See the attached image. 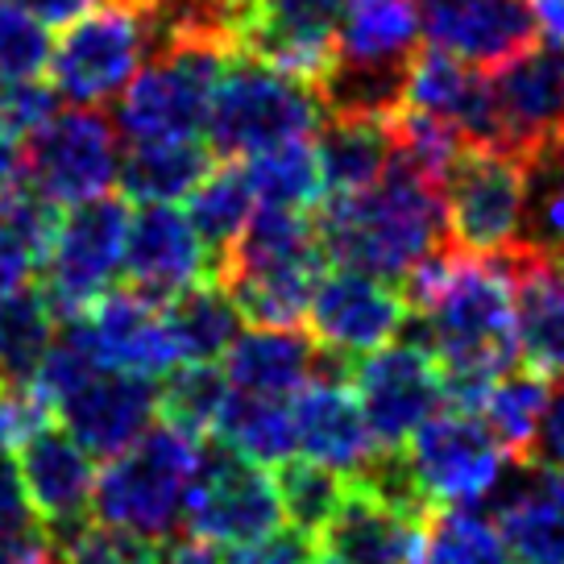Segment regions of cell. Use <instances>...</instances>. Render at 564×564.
<instances>
[{
    "mask_svg": "<svg viewBox=\"0 0 564 564\" xmlns=\"http://www.w3.org/2000/svg\"><path fill=\"white\" fill-rule=\"evenodd\" d=\"M406 340L436 357L444 406L477 411L486 390L514 370V286L507 258H474L453 246L423 258L403 279Z\"/></svg>",
    "mask_w": 564,
    "mask_h": 564,
    "instance_id": "obj_1",
    "label": "cell"
},
{
    "mask_svg": "<svg viewBox=\"0 0 564 564\" xmlns=\"http://www.w3.org/2000/svg\"><path fill=\"white\" fill-rule=\"evenodd\" d=\"M319 249L333 265L399 282L436 249L448 246L441 183L420 175L399 154L370 192L324 199L316 212Z\"/></svg>",
    "mask_w": 564,
    "mask_h": 564,
    "instance_id": "obj_2",
    "label": "cell"
},
{
    "mask_svg": "<svg viewBox=\"0 0 564 564\" xmlns=\"http://www.w3.org/2000/svg\"><path fill=\"white\" fill-rule=\"evenodd\" d=\"M204 448L208 444L171 423L145 427L138 441L121 448L117 457H108V465L96 474L91 514L100 523L133 531L154 544L175 540L187 519Z\"/></svg>",
    "mask_w": 564,
    "mask_h": 564,
    "instance_id": "obj_3",
    "label": "cell"
},
{
    "mask_svg": "<svg viewBox=\"0 0 564 564\" xmlns=\"http://www.w3.org/2000/svg\"><path fill=\"white\" fill-rule=\"evenodd\" d=\"M324 121L316 84L229 51L216 75L208 108V145L216 159H249L282 141L307 138Z\"/></svg>",
    "mask_w": 564,
    "mask_h": 564,
    "instance_id": "obj_4",
    "label": "cell"
},
{
    "mask_svg": "<svg viewBox=\"0 0 564 564\" xmlns=\"http://www.w3.org/2000/svg\"><path fill=\"white\" fill-rule=\"evenodd\" d=\"M531 162L507 150L465 145L441 183L448 246L474 258H507L523 241Z\"/></svg>",
    "mask_w": 564,
    "mask_h": 564,
    "instance_id": "obj_5",
    "label": "cell"
},
{
    "mask_svg": "<svg viewBox=\"0 0 564 564\" xmlns=\"http://www.w3.org/2000/svg\"><path fill=\"white\" fill-rule=\"evenodd\" d=\"M150 54L154 30L145 9L129 0H105L63 25V37L51 46V88L75 108H105L129 88Z\"/></svg>",
    "mask_w": 564,
    "mask_h": 564,
    "instance_id": "obj_6",
    "label": "cell"
},
{
    "mask_svg": "<svg viewBox=\"0 0 564 564\" xmlns=\"http://www.w3.org/2000/svg\"><path fill=\"white\" fill-rule=\"evenodd\" d=\"M220 46L178 42L154 51L129 88L117 96V129L124 141H183L208 129L212 91L225 63Z\"/></svg>",
    "mask_w": 564,
    "mask_h": 564,
    "instance_id": "obj_7",
    "label": "cell"
},
{
    "mask_svg": "<svg viewBox=\"0 0 564 564\" xmlns=\"http://www.w3.org/2000/svg\"><path fill=\"white\" fill-rule=\"evenodd\" d=\"M121 133L100 108H58L21 150V183L54 208H75L112 192Z\"/></svg>",
    "mask_w": 564,
    "mask_h": 564,
    "instance_id": "obj_8",
    "label": "cell"
},
{
    "mask_svg": "<svg viewBox=\"0 0 564 564\" xmlns=\"http://www.w3.org/2000/svg\"><path fill=\"white\" fill-rule=\"evenodd\" d=\"M129 216L133 208L121 195H100L58 216L51 249L42 258V270H46L42 291L54 303L58 319L88 312L105 291H112L124 262Z\"/></svg>",
    "mask_w": 564,
    "mask_h": 564,
    "instance_id": "obj_9",
    "label": "cell"
},
{
    "mask_svg": "<svg viewBox=\"0 0 564 564\" xmlns=\"http://www.w3.org/2000/svg\"><path fill=\"white\" fill-rule=\"evenodd\" d=\"M406 465L420 481L432 511L441 507H477L490 498L498 477L507 474L511 453L494 441V432L477 411H436L420 432L403 444Z\"/></svg>",
    "mask_w": 564,
    "mask_h": 564,
    "instance_id": "obj_10",
    "label": "cell"
},
{
    "mask_svg": "<svg viewBox=\"0 0 564 564\" xmlns=\"http://www.w3.org/2000/svg\"><path fill=\"white\" fill-rule=\"evenodd\" d=\"M274 528H282L274 474H265V465L212 441L204 448V465L195 477L183 531L204 540V544L232 547L249 544Z\"/></svg>",
    "mask_w": 564,
    "mask_h": 564,
    "instance_id": "obj_11",
    "label": "cell"
},
{
    "mask_svg": "<svg viewBox=\"0 0 564 564\" xmlns=\"http://www.w3.org/2000/svg\"><path fill=\"white\" fill-rule=\"evenodd\" d=\"M349 387L361 403L378 448H403L423 423L444 406V373L436 357L415 345H382L357 357L349 370Z\"/></svg>",
    "mask_w": 564,
    "mask_h": 564,
    "instance_id": "obj_12",
    "label": "cell"
},
{
    "mask_svg": "<svg viewBox=\"0 0 564 564\" xmlns=\"http://www.w3.org/2000/svg\"><path fill=\"white\" fill-rule=\"evenodd\" d=\"M406 295L387 279H373L361 270H324L307 303V324L319 349L340 357H366L390 345L406 328Z\"/></svg>",
    "mask_w": 564,
    "mask_h": 564,
    "instance_id": "obj_13",
    "label": "cell"
},
{
    "mask_svg": "<svg viewBox=\"0 0 564 564\" xmlns=\"http://www.w3.org/2000/svg\"><path fill=\"white\" fill-rule=\"evenodd\" d=\"M494 108L502 124V150L514 159H540L564 141V51L528 46L490 75Z\"/></svg>",
    "mask_w": 564,
    "mask_h": 564,
    "instance_id": "obj_14",
    "label": "cell"
},
{
    "mask_svg": "<svg viewBox=\"0 0 564 564\" xmlns=\"http://www.w3.org/2000/svg\"><path fill=\"white\" fill-rule=\"evenodd\" d=\"M121 274L129 291L166 303L195 282L216 279L204 237L195 232L192 216L175 204H138L129 216Z\"/></svg>",
    "mask_w": 564,
    "mask_h": 564,
    "instance_id": "obj_15",
    "label": "cell"
},
{
    "mask_svg": "<svg viewBox=\"0 0 564 564\" xmlns=\"http://www.w3.org/2000/svg\"><path fill=\"white\" fill-rule=\"evenodd\" d=\"M84 444L70 436L67 427L46 423L18 448V469L30 494L37 523L54 547H63L91 523V502H96V465Z\"/></svg>",
    "mask_w": 564,
    "mask_h": 564,
    "instance_id": "obj_16",
    "label": "cell"
},
{
    "mask_svg": "<svg viewBox=\"0 0 564 564\" xmlns=\"http://www.w3.org/2000/svg\"><path fill=\"white\" fill-rule=\"evenodd\" d=\"M345 0H249L232 51L319 84L336 58V30Z\"/></svg>",
    "mask_w": 564,
    "mask_h": 564,
    "instance_id": "obj_17",
    "label": "cell"
},
{
    "mask_svg": "<svg viewBox=\"0 0 564 564\" xmlns=\"http://www.w3.org/2000/svg\"><path fill=\"white\" fill-rule=\"evenodd\" d=\"M420 34L477 70H498L535 46L531 0H411Z\"/></svg>",
    "mask_w": 564,
    "mask_h": 564,
    "instance_id": "obj_18",
    "label": "cell"
},
{
    "mask_svg": "<svg viewBox=\"0 0 564 564\" xmlns=\"http://www.w3.org/2000/svg\"><path fill=\"white\" fill-rule=\"evenodd\" d=\"M88 345L100 370L145 373V378H166L178 366L171 336L162 324V303L145 300L138 291H105L88 312L67 319Z\"/></svg>",
    "mask_w": 564,
    "mask_h": 564,
    "instance_id": "obj_19",
    "label": "cell"
},
{
    "mask_svg": "<svg viewBox=\"0 0 564 564\" xmlns=\"http://www.w3.org/2000/svg\"><path fill=\"white\" fill-rule=\"evenodd\" d=\"M54 415L63 420V427L88 448L91 457L108 460L121 448H129L154 423L159 387L145 373L96 370L54 403Z\"/></svg>",
    "mask_w": 564,
    "mask_h": 564,
    "instance_id": "obj_20",
    "label": "cell"
},
{
    "mask_svg": "<svg viewBox=\"0 0 564 564\" xmlns=\"http://www.w3.org/2000/svg\"><path fill=\"white\" fill-rule=\"evenodd\" d=\"M403 108H415L423 117L453 124L465 145L502 150V124L494 108V88L486 70L460 63L444 51H415L406 67Z\"/></svg>",
    "mask_w": 564,
    "mask_h": 564,
    "instance_id": "obj_21",
    "label": "cell"
},
{
    "mask_svg": "<svg viewBox=\"0 0 564 564\" xmlns=\"http://www.w3.org/2000/svg\"><path fill=\"white\" fill-rule=\"evenodd\" d=\"M291 420H295V448L336 474H361V465L378 453V441L361 415L349 378H312L291 399Z\"/></svg>",
    "mask_w": 564,
    "mask_h": 564,
    "instance_id": "obj_22",
    "label": "cell"
},
{
    "mask_svg": "<svg viewBox=\"0 0 564 564\" xmlns=\"http://www.w3.org/2000/svg\"><path fill=\"white\" fill-rule=\"evenodd\" d=\"M514 286V340L535 373L564 378V262L535 249L507 253Z\"/></svg>",
    "mask_w": 564,
    "mask_h": 564,
    "instance_id": "obj_23",
    "label": "cell"
},
{
    "mask_svg": "<svg viewBox=\"0 0 564 564\" xmlns=\"http://www.w3.org/2000/svg\"><path fill=\"white\" fill-rule=\"evenodd\" d=\"M319 373V345L300 328H249L225 352V378L237 394L295 399Z\"/></svg>",
    "mask_w": 564,
    "mask_h": 564,
    "instance_id": "obj_24",
    "label": "cell"
},
{
    "mask_svg": "<svg viewBox=\"0 0 564 564\" xmlns=\"http://www.w3.org/2000/svg\"><path fill=\"white\" fill-rule=\"evenodd\" d=\"M319 540L328 556L345 564H420L423 523L390 511L370 490L349 481L340 511Z\"/></svg>",
    "mask_w": 564,
    "mask_h": 564,
    "instance_id": "obj_25",
    "label": "cell"
},
{
    "mask_svg": "<svg viewBox=\"0 0 564 564\" xmlns=\"http://www.w3.org/2000/svg\"><path fill=\"white\" fill-rule=\"evenodd\" d=\"M324 199H349L370 192L394 159L390 117H324L316 138Z\"/></svg>",
    "mask_w": 564,
    "mask_h": 564,
    "instance_id": "obj_26",
    "label": "cell"
},
{
    "mask_svg": "<svg viewBox=\"0 0 564 564\" xmlns=\"http://www.w3.org/2000/svg\"><path fill=\"white\" fill-rule=\"evenodd\" d=\"M212 145L199 138L183 141H129L121 150L117 183L124 199L138 204H178L195 192V183L216 166Z\"/></svg>",
    "mask_w": 564,
    "mask_h": 564,
    "instance_id": "obj_27",
    "label": "cell"
},
{
    "mask_svg": "<svg viewBox=\"0 0 564 564\" xmlns=\"http://www.w3.org/2000/svg\"><path fill=\"white\" fill-rule=\"evenodd\" d=\"M241 307L216 279L195 282L162 303V324L171 336L178 366L183 361H220L229 345L241 336Z\"/></svg>",
    "mask_w": 564,
    "mask_h": 564,
    "instance_id": "obj_28",
    "label": "cell"
},
{
    "mask_svg": "<svg viewBox=\"0 0 564 564\" xmlns=\"http://www.w3.org/2000/svg\"><path fill=\"white\" fill-rule=\"evenodd\" d=\"M58 312L42 286H21L0 300V387H30L58 336Z\"/></svg>",
    "mask_w": 564,
    "mask_h": 564,
    "instance_id": "obj_29",
    "label": "cell"
},
{
    "mask_svg": "<svg viewBox=\"0 0 564 564\" xmlns=\"http://www.w3.org/2000/svg\"><path fill=\"white\" fill-rule=\"evenodd\" d=\"M253 187L246 178V166L237 159L212 166L208 175L195 183V192L187 195V216H192L195 232L204 237L212 262L220 265L225 253L237 246V237L246 232L249 216H253Z\"/></svg>",
    "mask_w": 564,
    "mask_h": 564,
    "instance_id": "obj_30",
    "label": "cell"
},
{
    "mask_svg": "<svg viewBox=\"0 0 564 564\" xmlns=\"http://www.w3.org/2000/svg\"><path fill=\"white\" fill-rule=\"evenodd\" d=\"M212 441L241 453V457L258 460V465H279V460L295 457L291 399H253V394L232 390Z\"/></svg>",
    "mask_w": 564,
    "mask_h": 564,
    "instance_id": "obj_31",
    "label": "cell"
},
{
    "mask_svg": "<svg viewBox=\"0 0 564 564\" xmlns=\"http://www.w3.org/2000/svg\"><path fill=\"white\" fill-rule=\"evenodd\" d=\"M241 166H246L253 199H258L262 208H286V212L319 208L324 183H319V162L307 138L258 150V154H249Z\"/></svg>",
    "mask_w": 564,
    "mask_h": 564,
    "instance_id": "obj_32",
    "label": "cell"
},
{
    "mask_svg": "<svg viewBox=\"0 0 564 564\" xmlns=\"http://www.w3.org/2000/svg\"><path fill=\"white\" fill-rule=\"evenodd\" d=\"M420 564H514L502 531L477 507H441L423 523Z\"/></svg>",
    "mask_w": 564,
    "mask_h": 564,
    "instance_id": "obj_33",
    "label": "cell"
},
{
    "mask_svg": "<svg viewBox=\"0 0 564 564\" xmlns=\"http://www.w3.org/2000/svg\"><path fill=\"white\" fill-rule=\"evenodd\" d=\"M547 406V382L535 370H507L477 406V415L486 420L494 441L502 444L514 460H531V444L540 432Z\"/></svg>",
    "mask_w": 564,
    "mask_h": 564,
    "instance_id": "obj_34",
    "label": "cell"
},
{
    "mask_svg": "<svg viewBox=\"0 0 564 564\" xmlns=\"http://www.w3.org/2000/svg\"><path fill=\"white\" fill-rule=\"evenodd\" d=\"M274 486H279L282 519L291 528L307 531L312 540H319L324 528L340 511L345 494H349V477L328 469V465H316V460L307 457H286L274 469Z\"/></svg>",
    "mask_w": 564,
    "mask_h": 564,
    "instance_id": "obj_35",
    "label": "cell"
},
{
    "mask_svg": "<svg viewBox=\"0 0 564 564\" xmlns=\"http://www.w3.org/2000/svg\"><path fill=\"white\" fill-rule=\"evenodd\" d=\"M229 378L216 370L212 361H183L166 382L159 387V415L178 432H187L195 441H204L216 432V423L229 403Z\"/></svg>",
    "mask_w": 564,
    "mask_h": 564,
    "instance_id": "obj_36",
    "label": "cell"
},
{
    "mask_svg": "<svg viewBox=\"0 0 564 564\" xmlns=\"http://www.w3.org/2000/svg\"><path fill=\"white\" fill-rule=\"evenodd\" d=\"M519 249L552 253L564 262V141L540 159H531L528 220H523Z\"/></svg>",
    "mask_w": 564,
    "mask_h": 564,
    "instance_id": "obj_37",
    "label": "cell"
},
{
    "mask_svg": "<svg viewBox=\"0 0 564 564\" xmlns=\"http://www.w3.org/2000/svg\"><path fill=\"white\" fill-rule=\"evenodd\" d=\"M51 34L37 18L18 9L13 0H0V84L37 79L51 67Z\"/></svg>",
    "mask_w": 564,
    "mask_h": 564,
    "instance_id": "obj_38",
    "label": "cell"
},
{
    "mask_svg": "<svg viewBox=\"0 0 564 564\" xmlns=\"http://www.w3.org/2000/svg\"><path fill=\"white\" fill-rule=\"evenodd\" d=\"M159 547L162 544L154 540H141L133 531L91 519L58 552H63V564H159Z\"/></svg>",
    "mask_w": 564,
    "mask_h": 564,
    "instance_id": "obj_39",
    "label": "cell"
},
{
    "mask_svg": "<svg viewBox=\"0 0 564 564\" xmlns=\"http://www.w3.org/2000/svg\"><path fill=\"white\" fill-rule=\"evenodd\" d=\"M46 531L37 523L30 494L21 481L13 448H0V552H25V547H46Z\"/></svg>",
    "mask_w": 564,
    "mask_h": 564,
    "instance_id": "obj_40",
    "label": "cell"
},
{
    "mask_svg": "<svg viewBox=\"0 0 564 564\" xmlns=\"http://www.w3.org/2000/svg\"><path fill=\"white\" fill-rule=\"evenodd\" d=\"M58 112V91L42 79L0 84V133L13 141H25Z\"/></svg>",
    "mask_w": 564,
    "mask_h": 564,
    "instance_id": "obj_41",
    "label": "cell"
},
{
    "mask_svg": "<svg viewBox=\"0 0 564 564\" xmlns=\"http://www.w3.org/2000/svg\"><path fill=\"white\" fill-rule=\"evenodd\" d=\"M51 403L37 390V382L30 387H0V448H21L34 432H42L51 423Z\"/></svg>",
    "mask_w": 564,
    "mask_h": 564,
    "instance_id": "obj_42",
    "label": "cell"
},
{
    "mask_svg": "<svg viewBox=\"0 0 564 564\" xmlns=\"http://www.w3.org/2000/svg\"><path fill=\"white\" fill-rule=\"evenodd\" d=\"M316 556V540L300 528H274L249 540V544H232L225 552V564H307Z\"/></svg>",
    "mask_w": 564,
    "mask_h": 564,
    "instance_id": "obj_43",
    "label": "cell"
},
{
    "mask_svg": "<svg viewBox=\"0 0 564 564\" xmlns=\"http://www.w3.org/2000/svg\"><path fill=\"white\" fill-rule=\"evenodd\" d=\"M37 262H42V258H37V249L30 246V237L0 212V300L21 291V286L30 282Z\"/></svg>",
    "mask_w": 564,
    "mask_h": 564,
    "instance_id": "obj_44",
    "label": "cell"
},
{
    "mask_svg": "<svg viewBox=\"0 0 564 564\" xmlns=\"http://www.w3.org/2000/svg\"><path fill=\"white\" fill-rule=\"evenodd\" d=\"M531 460L535 465H564V378L561 387H547V406L535 444H531Z\"/></svg>",
    "mask_w": 564,
    "mask_h": 564,
    "instance_id": "obj_45",
    "label": "cell"
},
{
    "mask_svg": "<svg viewBox=\"0 0 564 564\" xmlns=\"http://www.w3.org/2000/svg\"><path fill=\"white\" fill-rule=\"evenodd\" d=\"M13 4H18V9H25L30 18L42 21L46 30H51V25H58V30H63V25H70L75 18L91 13L96 4H105V0H13Z\"/></svg>",
    "mask_w": 564,
    "mask_h": 564,
    "instance_id": "obj_46",
    "label": "cell"
},
{
    "mask_svg": "<svg viewBox=\"0 0 564 564\" xmlns=\"http://www.w3.org/2000/svg\"><path fill=\"white\" fill-rule=\"evenodd\" d=\"M159 564H225L216 544H204L195 535H175L159 547Z\"/></svg>",
    "mask_w": 564,
    "mask_h": 564,
    "instance_id": "obj_47",
    "label": "cell"
},
{
    "mask_svg": "<svg viewBox=\"0 0 564 564\" xmlns=\"http://www.w3.org/2000/svg\"><path fill=\"white\" fill-rule=\"evenodd\" d=\"M531 18H535V37L564 51V0H531Z\"/></svg>",
    "mask_w": 564,
    "mask_h": 564,
    "instance_id": "obj_48",
    "label": "cell"
},
{
    "mask_svg": "<svg viewBox=\"0 0 564 564\" xmlns=\"http://www.w3.org/2000/svg\"><path fill=\"white\" fill-rule=\"evenodd\" d=\"M21 183V145L0 133V204Z\"/></svg>",
    "mask_w": 564,
    "mask_h": 564,
    "instance_id": "obj_49",
    "label": "cell"
},
{
    "mask_svg": "<svg viewBox=\"0 0 564 564\" xmlns=\"http://www.w3.org/2000/svg\"><path fill=\"white\" fill-rule=\"evenodd\" d=\"M0 564H63V552L54 544L25 547V552H0Z\"/></svg>",
    "mask_w": 564,
    "mask_h": 564,
    "instance_id": "obj_50",
    "label": "cell"
},
{
    "mask_svg": "<svg viewBox=\"0 0 564 564\" xmlns=\"http://www.w3.org/2000/svg\"><path fill=\"white\" fill-rule=\"evenodd\" d=\"M544 486H547V494L564 507V465H544Z\"/></svg>",
    "mask_w": 564,
    "mask_h": 564,
    "instance_id": "obj_51",
    "label": "cell"
},
{
    "mask_svg": "<svg viewBox=\"0 0 564 564\" xmlns=\"http://www.w3.org/2000/svg\"><path fill=\"white\" fill-rule=\"evenodd\" d=\"M307 564H345V561H336V556H328V552H324V556H312Z\"/></svg>",
    "mask_w": 564,
    "mask_h": 564,
    "instance_id": "obj_52",
    "label": "cell"
},
{
    "mask_svg": "<svg viewBox=\"0 0 564 564\" xmlns=\"http://www.w3.org/2000/svg\"><path fill=\"white\" fill-rule=\"evenodd\" d=\"M129 4H141V0H129Z\"/></svg>",
    "mask_w": 564,
    "mask_h": 564,
    "instance_id": "obj_53",
    "label": "cell"
}]
</instances>
